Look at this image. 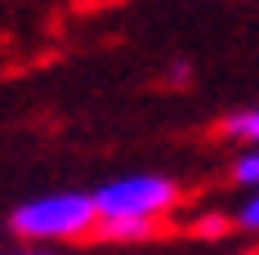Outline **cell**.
I'll return each instance as SVG.
<instances>
[{"label": "cell", "mask_w": 259, "mask_h": 255, "mask_svg": "<svg viewBox=\"0 0 259 255\" xmlns=\"http://www.w3.org/2000/svg\"><path fill=\"white\" fill-rule=\"evenodd\" d=\"M99 224L94 202L85 193H50V197H36L23 202L9 215V229L27 237V242H63V237H80Z\"/></svg>", "instance_id": "obj_1"}, {"label": "cell", "mask_w": 259, "mask_h": 255, "mask_svg": "<svg viewBox=\"0 0 259 255\" xmlns=\"http://www.w3.org/2000/svg\"><path fill=\"white\" fill-rule=\"evenodd\" d=\"M90 202H94L99 224H107V220H143V224H156L170 206L179 202V184L165 179V175H125V179H112L107 188H99Z\"/></svg>", "instance_id": "obj_2"}, {"label": "cell", "mask_w": 259, "mask_h": 255, "mask_svg": "<svg viewBox=\"0 0 259 255\" xmlns=\"http://www.w3.org/2000/svg\"><path fill=\"white\" fill-rule=\"evenodd\" d=\"M224 130L237 134V139H250V143L259 148V107H250V112H233V117L224 121Z\"/></svg>", "instance_id": "obj_3"}, {"label": "cell", "mask_w": 259, "mask_h": 255, "mask_svg": "<svg viewBox=\"0 0 259 255\" xmlns=\"http://www.w3.org/2000/svg\"><path fill=\"white\" fill-rule=\"evenodd\" d=\"M99 229H103L107 237H116V242H139V237L152 233V224H143V220H107Z\"/></svg>", "instance_id": "obj_4"}, {"label": "cell", "mask_w": 259, "mask_h": 255, "mask_svg": "<svg viewBox=\"0 0 259 255\" xmlns=\"http://www.w3.org/2000/svg\"><path fill=\"white\" fill-rule=\"evenodd\" d=\"M233 170H237L241 184H255V188H259V148H255V153H246V157H237Z\"/></svg>", "instance_id": "obj_5"}, {"label": "cell", "mask_w": 259, "mask_h": 255, "mask_svg": "<svg viewBox=\"0 0 259 255\" xmlns=\"http://www.w3.org/2000/svg\"><path fill=\"white\" fill-rule=\"evenodd\" d=\"M237 220H241V229H259V193L241 206V215H237Z\"/></svg>", "instance_id": "obj_6"}, {"label": "cell", "mask_w": 259, "mask_h": 255, "mask_svg": "<svg viewBox=\"0 0 259 255\" xmlns=\"http://www.w3.org/2000/svg\"><path fill=\"white\" fill-rule=\"evenodd\" d=\"M228 229V220H219V215H210V220H201V233H224Z\"/></svg>", "instance_id": "obj_7"}, {"label": "cell", "mask_w": 259, "mask_h": 255, "mask_svg": "<svg viewBox=\"0 0 259 255\" xmlns=\"http://www.w3.org/2000/svg\"><path fill=\"white\" fill-rule=\"evenodd\" d=\"M14 255H50V251H14Z\"/></svg>", "instance_id": "obj_8"}]
</instances>
